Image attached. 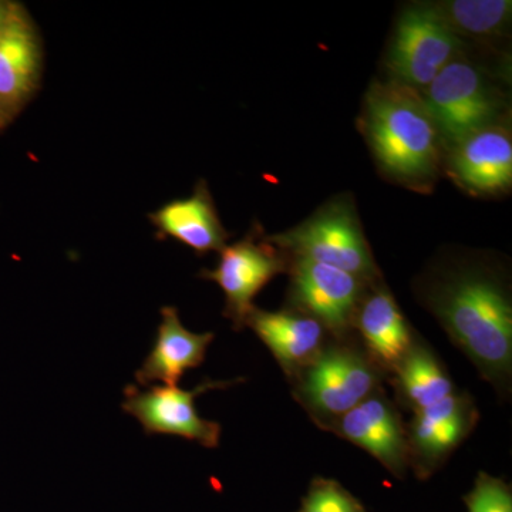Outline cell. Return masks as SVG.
I'll return each instance as SVG.
<instances>
[{"label":"cell","instance_id":"1","mask_svg":"<svg viewBox=\"0 0 512 512\" xmlns=\"http://www.w3.org/2000/svg\"><path fill=\"white\" fill-rule=\"evenodd\" d=\"M429 306L488 382L507 380L512 366V305L493 272L473 266L450 272L431 289Z\"/></svg>","mask_w":512,"mask_h":512},{"label":"cell","instance_id":"2","mask_svg":"<svg viewBox=\"0 0 512 512\" xmlns=\"http://www.w3.org/2000/svg\"><path fill=\"white\" fill-rule=\"evenodd\" d=\"M362 130L383 173L394 181L414 190L436 181L441 138L419 92L396 82L373 84Z\"/></svg>","mask_w":512,"mask_h":512},{"label":"cell","instance_id":"3","mask_svg":"<svg viewBox=\"0 0 512 512\" xmlns=\"http://www.w3.org/2000/svg\"><path fill=\"white\" fill-rule=\"evenodd\" d=\"M268 239L285 254L342 269L365 282L380 275L355 205L348 198L328 202L308 220Z\"/></svg>","mask_w":512,"mask_h":512},{"label":"cell","instance_id":"4","mask_svg":"<svg viewBox=\"0 0 512 512\" xmlns=\"http://www.w3.org/2000/svg\"><path fill=\"white\" fill-rule=\"evenodd\" d=\"M441 141L447 148L498 124L504 100L473 63L454 59L421 92Z\"/></svg>","mask_w":512,"mask_h":512},{"label":"cell","instance_id":"5","mask_svg":"<svg viewBox=\"0 0 512 512\" xmlns=\"http://www.w3.org/2000/svg\"><path fill=\"white\" fill-rule=\"evenodd\" d=\"M298 375L296 397L326 429L379 389L375 363L348 345L323 348Z\"/></svg>","mask_w":512,"mask_h":512},{"label":"cell","instance_id":"6","mask_svg":"<svg viewBox=\"0 0 512 512\" xmlns=\"http://www.w3.org/2000/svg\"><path fill=\"white\" fill-rule=\"evenodd\" d=\"M458 49L460 37L448 28L436 6H412L397 22L387 67L393 82L423 92L456 59Z\"/></svg>","mask_w":512,"mask_h":512},{"label":"cell","instance_id":"7","mask_svg":"<svg viewBox=\"0 0 512 512\" xmlns=\"http://www.w3.org/2000/svg\"><path fill=\"white\" fill-rule=\"evenodd\" d=\"M220 252L217 266L202 269L198 276L220 286L225 295L224 315L235 329H241L255 308L256 295L288 269V254L275 247L256 225L247 237L225 245Z\"/></svg>","mask_w":512,"mask_h":512},{"label":"cell","instance_id":"8","mask_svg":"<svg viewBox=\"0 0 512 512\" xmlns=\"http://www.w3.org/2000/svg\"><path fill=\"white\" fill-rule=\"evenodd\" d=\"M232 382L205 380L192 390L177 386H150L140 390L134 384L124 389V412L136 417L147 436L170 434L195 441L207 448H217L221 440V424L202 419L195 407V397L207 390L224 389Z\"/></svg>","mask_w":512,"mask_h":512},{"label":"cell","instance_id":"9","mask_svg":"<svg viewBox=\"0 0 512 512\" xmlns=\"http://www.w3.org/2000/svg\"><path fill=\"white\" fill-rule=\"evenodd\" d=\"M366 282L342 269L295 258L292 265V301L303 312L333 333L353 326Z\"/></svg>","mask_w":512,"mask_h":512},{"label":"cell","instance_id":"10","mask_svg":"<svg viewBox=\"0 0 512 512\" xmlns=\"http://www.w3.org/2000/svg\"><path fill=\"white\" fill-rule=\"evenodd\" d=\"M478 419L476 406L467 394L453 393L433 406L414 412L407 429L410 466L427 478L473 431Z\"/></svg>","mask_w":512,"mask_h":512},{"label":"cell","instance_id":"11","mask_svg":"<svg viewBox=\"0 0 512 512\" xmlns=\"http://www.w3.org/2000/svg\"><path fill=\"white\" fill-rule=\"evenodd\" d=\"M329 429L363 448L393 476L406 474L410 466L407 430L396 407L379 389L330 424Z\"/></svg>","mask_w":512,"mask_h":512},{"label":"cell","instance_id":"12","mask_svg":"<svg viewBox=\"0 0 512 512\" xmlns=\"http://www.w3.org/2000/svg\"><path fill=\"white\" fill-rule=\"evenodd\" d=\"M42 73V37L28 10L18 3L0 33V107L10 119L33 99Z\"/></svg>","mask_w":512,"mask_h":512},{"label":"cell","instance_id":"13","mask_svg":"<svg viewBox=\"0 0 512 512\" xmlns=\"http://www.w3.org/2000/svg\"><path fill=\"white\" fill-rule=\"evenodd\" d=\"M448 173L463 190L495 195L510 190L512 141L507 128L495 124L448 148Z\"/></svg>","mask_w":512,"mask_h":512},{"label":"cell","instance_id":"14","mask_svg":"<svg viewBox=\"0 0 512 512\" xmlns=\"http://www.w3.org/2000/svg\"><path fill=\"white\" fill-rule=\"evenodd\" d=\"M212 340L214 333H194L185 329L177 308L165 306L161 309L156 343L136 372L137 383L146 387L153 383L177 386L188 370L204 363Z\"/></svg>","mask_w":512,"mask_h":512},{"label":"cell","instance_id":"15","mask_svg":"<svg viewBox=\"0 0 512 512\" xmlns=\"http://www.w3.org/2000/svg\"><path fill=\"white\" fill-rule=\"evenodd\" d=\"M160 238H173L195 254L205 255L225 247L229 232L224 228L210 188L205 181L195 185L188 198L174 200L148 215Z\"/></svg>","mask_w":512,"mask_h":512},{"label":"cell","instance_id":"16","mask_svg":"<svg viewBox=\"0 0 512 512\" xmlns=\"http://www.w3.org/2000/svg\"><path fill=\"white\" fill-rule=\"evenodd\" d=\"M245 325L271 350L286 375L301 372L325 348L326 329L311 316L254 308Z\"/></svg>","mask_w":512,"mask_h":512},{"label":"cell","instance_id":"17","mask_svg":"<svg viewBox=\"0 0 512 512\" xmlns=\"http://www.w3.org/2000/svg\"><path fill=\"white\" fill-rule=\"evenodd\" d=\"M353 325L359 329L369 359L392 372L416 343L396 299L384 286L363 295Z\"/></svg>","mask_w":512,"mask_h":512},{"label":"cell","instance_id":"18","mask_svg":"<svg viewBox=\"0 0 512 512\" xmlns=\"http://www.w3.org/2000/svg\"><path fill=\"white\" fill-rule=\"evenodd\" d=\"M393 372L400 399L413 412L433 406L454 393L453 382L439 359L419 343H414Z\"/></svg>","mask_w":512,"mask_h":512},{"label":"cell","instance_id":"19","mask_svg":"<svg viewBox=\"0 0 512 512\" xmlns=\"http://www.w3.org/2000/svg\"><path fill=\"white\" fill-rule=\"evenodd\" d=\"M448 28L466 36L490 37L505 32L511 20L510 0H454L436 6Z\"/></svg>","mask_w":512,"mask_h":512},{"label":"cell","instance_id":"20","mask_svg":"<svg viewBox=\"0 0 512 512\" xmlns=\"http://www.w3.org/2000/svg\"><path fill=\"white\" fill-rule=\"evenodd\" d=\"M299 512H366L363 504L342 484L316 478L303 497Z\"/></svg>","mask_w":512,"mask_h":512},{"label":"cell","instance_id":"21","mask_svg":"<svg viewBox=\"0 0 512 512\" xmlns=\"http://www.w3.org/2000/svg\"><path fill=\"white\" fill-rule=\"evenodd\" d=\"M468 512H512L510 485L487 473L478 474L473 490L464 497Z\"/></svg>","mask_w":512,"mask_h":512},{"label":"cell","instance_id":"22","mask_svg":"<svg viewBox=\"0 0 512 512\" xmlns=\"http://www.w3.org/2000/svg\"><path fill=\"white\" fill-rule=\"evenodd\" d=\"M18 3L10 2V0H0V33L8 25L10 18H12L13 12H15Z\"/></svg>","mask_w":512,"mask_h":512},{"label":"cell","instance_id":"23","mask_svg":"<svg viewBox=\"0 0 512 512\" xmlns=\"http://www.w3.org/2000/svg\"><path fill=\"white\" fill-rule=\"evenodd\" d=\"M10 121H13V120L10 119L8 114H6L5 111L2 110V107H0V131H2L3 128L8 126Z\"/></svg>","mask_w":512,"mask_h":512}]
</instances>
